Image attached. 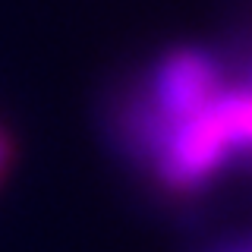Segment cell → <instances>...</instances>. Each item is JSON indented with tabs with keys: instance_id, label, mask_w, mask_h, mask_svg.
Wrapping results in <instances>:
<instances>
[{
	"instance_id": "obj_3",
	"label": "cell",
	"mask_w": 252,
	"mask_h": 252,
	"mask_svg": "<svg viewBox=\"0 0 252 252\" xmlns=\"http://www.w3.org/2000/svg\"><path fill=\"white\" fill-rule=\"evenodd\" d=\"M16 152H19V145H16L13 129H10V126H6L3 120H0V183L10 177L13 161H16Z\"/></svg>"
},
{
	"instance_id": "obj_1",
	"label": "cell",
	"mask_w": 252,
	"mask_h": 252,
	"mask_svg": "<svg viewBox=\"0 0 252 252\" xmlns=\"http://www.w3.org/2000/svg\"><path fill=\"white\" fill-rule=\"evenodd\" d=\"M104 139L170 208H202L252 183V38L152 51L110 89Z\"/></svg>"
},
{
	"instance_id": "obj_2",
	"label": "cell",
	"mask_w": 252,
	"mask_h": 252,
	"mask_svg": "<svg viewBox=\"0 0 252 252\" xmlns=\"http://www.w3.org/2000/svg\"><path fill=\"white\" fill-rule=\"evenodd\" d=\"M199 252H252V227H240V230L220 233L211 243H205Z\"/></svg>"
},
{
	"instance_id": "obj_4",
	"label": "cell",
	"mask_w": 252,
	"mask_h": 252,
	"mask_svg": "<svg viewBox=\"0 0 252 252\" xmlns=\"http://www.w3.org/2000/svg\"><path fill=\"white\" fill-rule=\"evenodd\" d=\"M249 38H252V35H249Z\"/></svg>"
}]
</instances>
